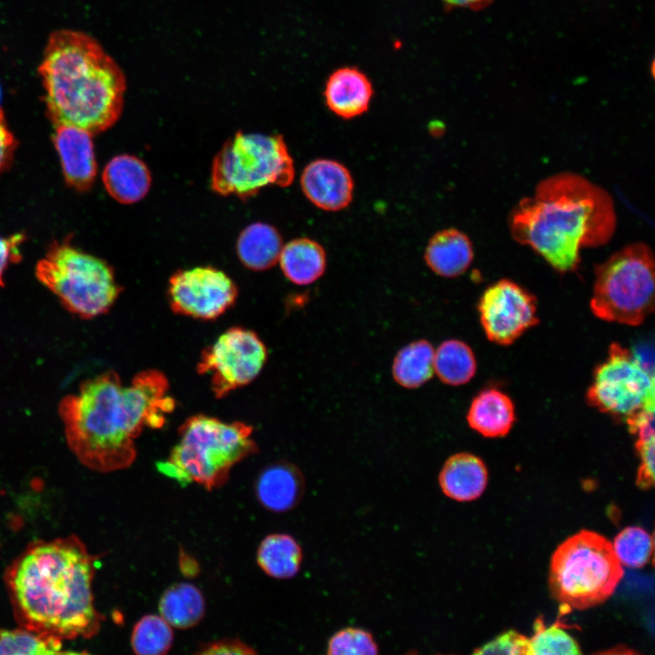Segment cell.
<instances>
[{
	"label": "cell",
	"mask_w": 655,
	"mask_h": 655,
	"mask_svg": "<svg viewBox=\"0 0 655 655\" xmlns=\"http://www.w3.org/2000/svg\"><path fill=\"white\" fill-rule=\"evenodd\" d=\"M168 389L166 377L156 369L137 373L128 386L112 370L85 381L58 408L72 452L98 472L128 468L136 456L135 439L144 428H161L165 415L174 410Z\"/></svg>",
	"instance_id": "1"
},
{
	"label": "cell",
	"mask_w": 655,
	"mask_h": 655,
	"mask_svg": "<svg viewBox=\"0 0 655 655\" xmlns=\"http://www.w3.org/2000/svg\"><path fill=\"white\" fill-rule=\"evenodd\" d=\"M94 575V557L74 535L30 545L5 573L17 622L62 640L93 637L102 620Z\"/></svg>",
	"instance_id": "2"
},
{
	"label": "cell",
	"mask_w": 655,
	"mask_h": 655,
	"mask_svg": "<svg viewBox=\"0 0 655 655\" xmlns=\"http://www.w3.org/2000/svg\"><path fill=\"white\" fill-rule=\"evenodd\" d=\"M513 238L529 246L554 269L569 272L579 263V249L606 244L616 227L610 194L574 173L540 181L523 198L509 220Z\"/></svg>",
	"instance_id": "3"
},
{
	"label": "cell",
	"mask_w": 655,
	"mask_h": 655,
	"mask_svg": "<svg viewBox=\"0 0 655 655\" xmlns=\"http://www.w3.org/2000/svg\"><path fill=\"white\" fill-rule=\"evenodd\" d=\"M37 71L46 112L55 126L70 125L95 135L119 118L125 75L90 35L73 29L53 31Z\"/></svg>",
	"instance_id": "4"
},
{
	"label": "cell",
	"mask_w": 655,
	"mask_h": 655,
	"mask_svg": "<svg viewBox=\"0 0 655 655\" xmlns=\"http://www.w3.org/2000/svg\"><path fill=\"white\" fill-rule=\"evenodd\" d=\"M252 432L253 428L243 422L192 416L179 427L176 445L156 468L180 485L196 483L208 490L218 489L228 480L236 464L258 451Z\"/></svg>",
	"instance_id": "5"
},
{
	"label": "cell",
	"mask_w": 655,
	"mask_h": 655,
	"mask_svg": "<svg viewBox=\"0 0 655 655\" xmlns=\"http://www.w3.org/2000/svg\"><path fill=\"white\" fill-rule=\"evenodd\" d=\"M623 577L612 543L604 536L580 530L554 551L549 584L564 611L586 610L606 601Z\"/></svg>",
	"instance_id": "6"
},
{
	"label": "cell",
	"mask_w": 655,
	"mask_h": 655,
	"mask_svg": "<svg viewBox=\"0 0 655 655\" xmlns=\"http://www.w3.org/2000/svg\"><path fill=\"white\" fill-rule=\"evenodd\" d=\"M294 177L293 158L282 136L237 132L213 160L211 188L220 196L247 199L267 186H287Z\"/></svg>",
	"instance_id": "7"
},
{
	"label": "cell",
	"mask_w": 655,
	"mask_h": 655,
	"mask_svg": "<svg viewBox=\"0 0 655 655\" xmlns=\"http://www.w3.org/2000/svg\"><path fill=\"white\" fill-rule=\"evenodd\" d=\"M654 285L652 251L631 243L596 267L590 309L602 320L639 326L653 312Z\"/></svg>",
	"instance_id": "8"
},
{
	"label": "cell",
	"mask_w": 655,
	"mask_h": 655,
	"mask_svg": "<svg viewBox=\"0 0 655 655\" xmlns=\"http://www.w3.org/2000/svg\"><path fill=\"white\" fill-rule=\"evenodd\" d=\"M35 274L66 309L82 318L107 312L122 290L106 261L67 242L50 247Z\"/></svg>",
	"instance_id": "9"
},
{
	"label": "cell",
	"mask_w": 655,
	"mask_h": 655,
	"mask_svg": "<svg viewBox=\"0 0 655 655\" xmlns=\"http://www.w3.org/2000/svg\"><path fill=\"white\" fill-rule=\"evenodd\" d=\"M587 401L603 413L627 419L654 407L653 371L638 355L612 343L608 358L594 372Z\"/></svg>",
	"instance_id": "10"
},
{
	"label": "cell",
	"mask_w": 655,
	"mask_h": 655,
	"mask_svg": "<svg viewBox=\"0 0 655 655\" xmlns=\"http://www.w3.org/2000/svg\"><path fill=\"white\" fill-rule=\"evenodd\" d=\"M267 358V348L252 330L232 327L206 348L196 366L197 373L210 377L217 398L253 381Z\"/></svg>",
	"instance_id": "11"
},
{
	"label": "cell",
	"mask_w": 655,
	"mask_h": 655,
	"mask_svg": "<svg viewBox=\"0 0 655 655\" xmlns=\"http://www.w3.org/2000/svg\"><path fill=\"white\" fill-rule=\"evenodd\" d=\"M167 296L176 314L212 320L234 305L237 287L223 271L196 267L174 273L169 278Z\"/></svg>",
	"instance_id": "12"
},
{
	"label": "cell",
	"mask_w": 655,
	"mask_h": 655,
	"mask_svg": "<svg viewBox=\"0 0 655 655\" xmlns=\"http://www.w3.org/2000/svg\"><path fill=\"white\" fill-rule=\"evenodd\" d=\"M536 298L519 285L501 279L489 287L478 306L487 338L499 345H510L538 324Z\"/></svg>",
	"instance_id": "13"
},
{
	"label": "cell",
	"mask_w": 655,
	"mask_h": 655,
	"mask_svg": "<svg viewBox=\"0 0 655 655\" xmlns=\"http://www.w3.org/2000/svg\"><path fill=\"white\" fill-rule=\"evenodd\" d=\"M300 185L306 197L325 211L344 209L353 198V177L336 160L320 158L310 162L301 174Z\"/></svg>",
	"instance_id": "14"
},
{
	"label": "cell",
	"mask_w": 655,
	"mask_h": 655,
	"mask_svg": "<svg viewBox=\"0 0 655 655\" xmlns=\"http://www.w3.org/2000/svg\"><path fill=\"white\" fill-rule=\"evenodd\" d=\"M92 134L77 126L57 125L54 143L59 154L63 173L69 186L78 191L91 187L97 166Z\"/></svg>",
	"instance_id": "15"
},
{
	"label": "cell",
	"mask_w": 655,
	"mask_h": 655,
	"mask_svg": "<svg viewBox=\"0 0 655 655\" xmlns=\"http://www.w3.org/2000/svg\"><path fill=\"white\" fill-rule=\"evenodd\" d=\"M257 499L266 509L283 513L297 507L305 493V479L295 464L275 461L265 467L255 483Z\"/></svg>",
	"instance_id": "16"
},
{
	"label": "cell",
	"mask_w": 655,
	"mask_h": 655,
	"mask_svg": "<svg viewBox=\"0 0 655 655\" xmlns=\"http://www.w3.org/2000/svg\"><path fill=\"white\" fill-rule=\"evenodd\" d=\"M373 94L369 78L354 66L335 70L328 76L324 89L327 106L343 119H352L366 113Z\"/></svg>",
	"instance_id": "17"
},
{
	"label": "cell",
	"mask_w": 655,
	"mask_h": 655,
	"mask_svg": "<svg viewBox=\"0 0 655 655\" xmlns=\"http://www.w3.org/2000/svg\"><path fill=\"white\" fill-rule=\"evenodd\" d=\"M488 483L486 465L479 457L459 452L449 457L441 468L438 484L442 492L456 501L478 499Z\"/></svg>",
	"instance_id": "18"
},
{
	"label": "cell",
	"mask_w": 655,
	"mask_h": 655,
	"mask_svg": "<svg viewBox=\"0 0 655 655\" xmlns=\"http://www.w3.org/2000/svg\"><path fill=\"white\" fill-rule=\"evenodd\" d=\"M474 257L470 239L456 228L437 232L429 239L424 259L427 266L443 277H456L470 266Z\"/></svg>",
	"instance_id": "19"
},
{
	"label": "cell",
	"mask_w": 655,
	"mask_h": 655,
	"mask_svg": "<svg viewBox=\"0 0 655 655\" xmlns=\"http://www.w3.org/2000/svg\"><path fill=\"white\" fill-rule=\"evenodd\" d=\"M103 182L106 191L116 201L133 204L147 194L151 176L141 159L130 155H119L106 164Z\"/></svg>",
	"instance_id": "20"
},
{
	"label": "cell",
	"mask_w": 655,
	"mask_h": 655,
	"mask_svg": "<svg viewBox=\"0 0 655 655\" xmlns=\"http://www.w3.org/2000/svg\"><path fill=\"white\" fill-rule=\"evenodd\" d=\"M467 420L472 429L484 437H503L514 424V405L503 392L485 389L473 398Z\"/></svg>",
	"instance_id": "21"
},
{
	"label": "cell",
	"mask_w": 655,
	"mask_h": 655,
	"mask_svg": "<svg viewBox=\"0 0 655 655\" xmlns=\"http://www.w3.org/2000/svg\"><path fill=\"white\" fill-rule=\"evenodd\" d=\"M278 261L285 277L299 286L317 281L327 266L323 247L308 237L296 238L283 246Z\"/></svg>",
	"instance_id": "22"
},
{
	"label": "cell",
	"mask_w": 655,
	"mask_h": 655,
	"mask_svg": "<svg viewBox=\"0 0 655 655\" xmlns=\"http://www.w3.org/2000/svg\"><path fill=\"white\" fill-rule=\"evenodd\" d=\"M283 247L279 232L271 225L254 223L245 227L237 242L241 263L255 271L267 270L278 262Z\"/></svg>",
	"instance_id": "23"
},
{
	"label": "cell",
	"mask_w": 655,
	"mask_h": 655,
	"mask_svg": "<svg viewBox=\"0 0 655 655\" xmlns=\"http://www.w3.org/2000/svg\"><path fill=\"white\" fill-rule=\"evenodd\" d=\"M303 551L294 537L286 533H272L260 542L257 562L269 577L287 579L295 577L301 566Z\"/></svg>",
	"instance_id": "24"
},
{
	"label": "cell",
	"mask_w": 655,
	"mask_h": 655,
	"mask_svg": "<svg viewBox=\"0 0 655 655\" xmlns=\"http://www.w3.org/2000/svg\"><path fill=\"white\" fill-rule=\"evenodd\" d=\"M158 610L160 616L176 629H189L203 619L205 599L197 587L187 582L173 584L162 594Z\"/></svg>",
	"instance_id": "25"
},
{
	"label": "cell",
	"mask_w": 655,
	"mask_h": 655,
	"mask_svg": "<svg viewBox=\"0 0 655 655\" xmlns=\"http://www.w3.org/2000/svg\"><path fill=\"white\" fill-rule=\"evenodd\" d=\"M434 352L432 344L426 339H418L404 346L393 359L394 380L408 389L427 383L434 374Z\"/></svg>",
	"instance_id": "26"
},
{
	"label": "cell",
	"mask_w": 655,
	"mask_h": 655,
	"mask_svg": "<svg viewBox=\"0 0 655 655\" xmlns=\"http://www.w3.org/2000/svg\"><path fill=\"white\" fill-rule=\"evenodd\" d=\"M477 362L471 348L458 339L443 341L434 352V372L445 384L460 386L475 375Z\"/></svg>",
	"instance_id": "27"
},
{
	"label": "cell",
	"mask_w": 655,
	"mask_h": 655,
	"mask_svg": "<svg viewBox=\"0 0 655 655\" xmlns=\"http://www.w3.org/2000/svg\"><path fill=\"white\" fill-rule=\"evenodd\" d=\"M63 640L53 635L38 632L20 626L0 629V654H66Z\"/></svg>",
	"instance_id": "28"
},
{
	"label": "cell",
	"mask_w": 655,
	"mask_h": 655,
	"mask_svg": "<svg viewBox=\"0 0 655 655\" xmlns=\"http://www.w3.org/2000/svg\"><path fill=\"white\" fill-rule=\"evenodd\" d=\"M173 639L171 626L160 615L149 614L135 624L131 646L138 655H163L170 650Z\"/></svg>",
	"instance_id": "29"
},
{
	"label": "cell",
	"mask_w": 655,
	"mask_h": 655,
	"mask_svg": "<svg viewBox=\"0 0 655 655\" xmlns=\"http://www.w3.org/2000/svg\"><path fill=\"white\" fill-rule=\"evenodd\" d=\"M612 547L622 566L638 569L650 561L653 552V539L644 529L631 526L618 533Z\"/></svg>",
	"instance_id": "30"
},
{
	"label": "cell",
	"mask_w": 655,
	"mask_h": 655,
	"mask_svg": "<svg viewBox=\"0 0 655 655\" xmlns=\"http://www.w3.org/2000/svg\"><path fill=\"white\" fill-rule=\"evenodd\" d=\"M534 634L529 638L530 655L581 654L579 645L563 630L560 622L546 627L542 619L533 624Z\"/></svg>",
	"instance_id": "31"
},
{
	"label": "cell",
	"mask_w": 655,
	"mask_h": 655,
	"mask_svg": "<svg viewBox=\"0 0 655 655\" xmlns=\"http://www.w3.org/2000/svg\"><path fill=\"white\" fill-rule=\"evenodd\" d=\"M378 646L373 634L363 628L346 627L336 631L328 640V655H374Z\"/></svg>",
	"instance_id": "32"
},
{
	"label": "cell",
	"mask_w": 655,
	"mask_h": 655,
	"mask_svg": "<svg viewBox=\"0 0 655 655\" xmlns=\"http://www.w3.org/2000/svg\"><path fill=\"white\" fill-rule=\"evenodd\" d=\"M474 654L530 655L529 638L509 630L473 651Z\"/></svg>",
	"instance_id": "33"
},
{
	"label": "cell",
	"mask_w": 655,
	"mask_h": 655,
	"mask_svg": "<svg viewBox=\"0 0 655 655\" xmlns=\"http://www.w3.org/2000/svg\"><path fill=\"white\" fill-rule=\"evenodd\" d=\"M636 449L640 458L636 484L648 489L654 485L655 436L638 438Z\"/></svg>",
	"instance_id": "34"
},
{
	"label": "cell",
	"mask_w": 655,
	"mask_h": 655,
	"mask_svg": "<svg viewBox=\"0 0 655 655\" xmlns=\"http://www.w3.org/2000/svg\"><path fill=\"white\" fill-rule=\"evenodd\" d=\"M257 651L238 639H223L202 644L196 654L201 655H250Z\"/></svg>",
	"instance_id": "35"
},
{
	"label": "cell",
	"mask_w": 655,
	"mask_h": 655,
	"mask_svg": "<svg viewBox=\"0 0 655 655\" xmlns=\"http://www.w3.org/2000/svg\"><path fill=\"white\" fill-rule=\"evenodd\" d=\"M23 240L21 234L8 237L0 236V287L4 285L3 277L8 266L21 259L18 246Z\"/></svg>",
	"instance_id": "36"
},
{
	"label": "cell",
	"mask_w": 655,
	"mask_h": 655,
	"mask_svg": "<svg viewBox=\"0 0 655 655\" xmlns=\"http://www.w3.org/2000/svg\"><path fill=\"white\" fill-rule=\"evenodd\" d=\"M16 147L15 138L10 131L0 107V176L10 166Z\"/></svg>",
	"instance_id": "37"
},
{
	"label": "cell",
	"mask_w": 655,
	"mask_h": 655,
	"mask_svg": "<svg viewBox=\"0 0 655 655\" xmlns=\"http://www.w3.org/2000/svg\"><path fill=\"white\" fill-rule=\"evenodd\" d=\"M449 7H468L479 9L486 6L491 0H442Z\"/></svg>",
	"instance_id": "38"
}]
</instances>
